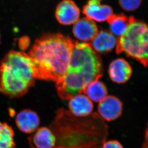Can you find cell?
<instances>
[{
  "mask_svg": "<svg viewBox=\"0 0 148 148\" xmlns=\"http://www.w3.org/2000/svg\"><path fill=\"white\" fill-rule=\"evenodd\" d=\"M75 41L60 34H47L36 39L28 55L36 79L57 82L68 67Z\"/></svg>",
  "mask_w": 148,
  "mask_h": 148,
  "instance_id": "7a4b0ae2",
  "label": "cell"
},
{
  "mask_svg": "<svg viewBox=\"0 0 148 148\" xmlns=\"http://www.w3.org/2000/svg\"><path fill=\"white\" fill-rule=\"evenodd\" d=\"M16 123L20 131L26 134H31L38 129L40 119L35 111L31 109H24L17 114Z\"/></svg>",
  "mask_w": 148,
  "mask_h": 148,
  "instance_id": "9c48e42d",
  "label": "cell"
},
{
  "mask_svg": "<svg viewBox=\"0 0 148 148\" xmlns=\"http://www.w3.org/2000/svg\"><path fill=\"white\" fill-rule=\"evenodd\" d=\"M0 43H1V36H0Z\"/></svg>",
  "mask_w": 148,
  "mask_h": 148,
  "instance_id": "44dd1931",
  "label": "cell"
},
{
  "mask_svg": "<svg viewBox=\"0 0 148 148\" xmlns=\"http://www.w3.org/2000/svg\"><path fill=\"white\" fill-rule=\"evenodd\" d=\"M98 32V28L95 22L87 17L79 19L73 27L74 36L85 42L92 40Z\"/></svg>",
  "mask_w": 148,
  "mask_h": 148,
  "instance_id": "30bf717a",
  "label": "cell"
},
{
  "mask_svg": "<svg viewBox=\"0 0 148 148\" xmlns=\"http://www.w3.org/2000/svg\"><path fill=\"white\" fill-rule=\"evenodd\" d=\"M103 73L101 59L90 43L75 42L66 73L56 82L58 95L67 100L82 94L85 87L99 80Z\"/></svg>",
  "mask_w": 148,
  "mask_h": 148,
  "instance_id": "3957f363",
  "label": "cell"
},
{
  "mask_svg": "<svg viewBox=\"0 0 148 148\" xmlns=\"http://www.w3.org/2000/svg\"><path fill=\"white\" fill-rule=\"evenodd\" d=\"M83 92L91 100L100 102L108 96L106 86L102 82L96 80L90 83L84 89Z\"/></svg>",
  "mask_w": 148,
  "mask_h": 148,
  "instance_id": "9a60e30c",
  "label": "cell"
},
{
  "mask_svg": "<svg viewBox=\"0 0 148 148\" xmlns=\"http://www.w3.org/2000/svg\"><path fill=\"white\" fill-rule=\"evenodd\" d=\"M33 65L27 54L12 50L0 64V92L13 98L25 95L35 84Z\"/></svg>",
  "mask_w": 148,
  "mask_h": 148,
  "instance_id": "277c9868",
  "label": "cell"
},
{
  "mask_svg": "<svg viewBox=\"0 0 148 148\" xmlns=\"http://www.w3.org/2000/svg\"><path fill=\"white\" fill-rule=\"evenodd\" d=\"M143 148H148V130L147 128L146 130L145 138L144 144L143 145Z\"/></svg>",
  "mask_w": 148,
  "mask_h": 148,
  "instance_id": "ffe728a7",
  "label": "cell"
},
{
  "mask_svg": "<svg viewBox=\"0 0 148 148\" xmlns=\"http://www.w3.org/2000/svg\"><path fill=\"white\" fill-rule=\"evenodd\" d=\"M91 41L90 44L95 51L103 53L110 51L116 47L117 38L109 31L101 30Z\"/></svg>",
  "mask_w": 148,
  "mask_h": 148,
  "instance_id": "5bb4252c",
  "label": "cell"
},
{
  "mask_svg": "<svg viewBox=\"0 0 148 148\" xmlns=\"http://www.w3.org/2000/svg\"><path fill=\"white\" fill-rule=\"evenodd\" d=\"M126 32L117 38L116 53L124 52L127 56L137 60L143 66L148 63V27L143 21L129 17Z\"/></svg>",
  "mask_w": 148,
  "mask_h": 148,
  "instance_id": "5b68a950",
  "label": "cell"
},
{
  "mask_svg": "<svg viewBox=\"0 0 148 148\" xmlns=\"http://www.w3.org/2000/svg\"><path fill=\"white\" fill-rule=\"evenodd\" d=\"M102 0H89L84 6L82 13L87 18L97 22H102L106 21L113 14V9L110 6L101 4Z\"/></svg>",
  "mask_w": 148,
  "mask_h": 148,
  "instance_id": "ba28073f",
  "label": "cell"
},
{
  "mask_svg": "<svg viewBox=\"0 0 148 148\" xmlns=\"http://www.w3.org/2000/svg\"><path fill=\"white\" fill-rule=\"evenodd\" d=\"M107 21L111 33L119 38L126 32L130 24L129 18L122 14H112Z\"/></svg>",
  "mask_w": 148,
  "mask_h": 148,
  "instance_id": "2e32d148",
  "label": "cell"
},
{
  "mask_svg": "<svg viewBox=\"0 0 148 148\" xmlns=\"http://www.w3.org/2000/svg\"><path fill=\"white\" fill-rule=\"evenodd\" d=\"M69 100V111L73 115L78 117H85L92 113L93 103L86 95L79 94Z\"/></svg>",
  "mask_w": 148,
  "mask_h": 148,
  "instance_id": "4fadbf2b",
  "label": "cell"
},
{
  "mask_svg": "<svg viewBox=\"0 0 148 148\" xmlns=\"http://www.w3.org/2000/svg\"><path fill=\"white\" fill-rule=\"evenodd\" d=\"M80 9L72 0H63L56 8V19L63 25H70L76 22L80 17Z\"/></svg>",
  "mask_w": 148,
  "mask_h": 148,
  "instance_id": "52a82bcc",
  "label": "cell"
},
{
  "mask_svg": "<svg viewBox=\"0 0 148 148\" xmlns=\"http://www.w3.org/2000/svg\"><path fill=\"white\" fill-rule=\"evenodd\" d=\"M143 0H119L122 8L126 11H133L140 7Z\"/></svg>",
  "mask_w": 148,
  "mask_h": 148,
  "instance_id": "ac0fdd59",
  "label": "cell"
},
{
  "mask_svg": "<svg viewBox=\"0 0 148 148\" xmlns=\"http://www.w3.org/2000/svg\"><path fill=\"white\" fill-rule=\"evenodd\" d=\"M123 103L120 99L113 95H109L99 102V116L103 120L111 121L118 119L122 113Z\"/></svg>",
  "mask_w": 148,
  "mask_h": 148,
  "instance_id": "8992f818",
  "label": "cell"
},
{
  "mask_svg": "<svg viewBox=\"0 0 148 148\" xmlns=\"http://www.w3.org/2000/svg\"><path fill=\"white\" fill-rule=\"evenodd\" d=\"M132 73V67L126 60L118 59L110 63L108 69L109 77L117 84H124L130 79Z\"/></svg>",
  "mask_w": 148,
  "mask_h": 148,
  "instance_id": "8fae6325",
  "label": "cell"
},
{
  "mask_svg": "<svg viewBox=\"0 0 148 148\" xmlns=\"http://www.w3.org/2000/svg\"><path fill=\"white\" fill-rule=\"evenodd\" d=\"M56 138L54 148H102L108 126L97 113L78 117L60 108L49 127Z\"/></svg>",
  "mask_w": 148,
  "mask_h": 148,
  "instance_id": "6da1fadb",
  "label": "cell"
},
{
  "mask_svg": "<svg viewBox=\"0 0 148 148\" xmlns=\"http://www.w3.org/2000/svg\"><path fill=\"white\" fill-rule=\"evenodd\" d=\"M102 148H124L123 146L119 141L111 140L105 142Z\"/></svg>",
  "mask_w": 148,
  "mask_h": 148,
  "instance_id": "d6986e66",
  "label": "cell"
},
{
  "mask_svg": "<svg viewBox=\"0 0 148 148\" xmlns=\"http://www.w3.org/2000/svg\"><path fill=\"white\" fill-rule=\"evenodd\" d=\"M29 143L32 148H54L56 138L49 127H39L29 138Z\"/></svg>",
  "mask_w": 148,
  "mask_h": 148,
  "instance_id": "7c38bea8",
  "label": "cell"
},
{
  "mask_svg": "<svg viewBox=\"0 0 148 148\" xmlns=\"http://www.w3.org/2000/svg\"><path fill=\"white\" fill-rule=\"evenodd\" d=\"M14 132L5 122L0 121V148H14Z\"/></svg>",
  "mask_w": 148,
  "mask_h": 148,
  "instance_id": "e0dca14e",
  "label": "cell"
}]
</instances>
